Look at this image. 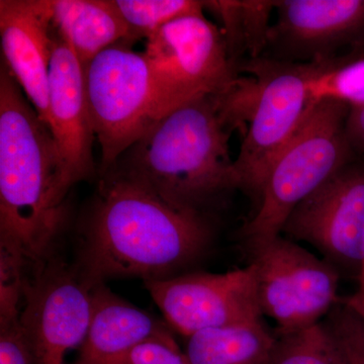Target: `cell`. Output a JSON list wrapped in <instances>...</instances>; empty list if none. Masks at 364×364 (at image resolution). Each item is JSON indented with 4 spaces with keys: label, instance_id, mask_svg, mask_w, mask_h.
<instances>
[{
    "label": "cell",
    "instance_id": "obj_1",
    "mask_svg": "<svg viewBox=\"0 0 364 364\" xmlns=\"http://www.w3.org/2000/svg\"><path fill=\"white\" fill-rule=\"evenodd\" d=\"M213 235L208 217L181 212L135 182L105 173L73 265L90 289L109 279H170L202 259Z\"/></svg>",
    "mask_w": 364,
    "mask_h": 364
},
{
    "label": "cell",
    "instance_id": "obj_2",
    "mask_svg": "<svg viewBox=\"0 0 364 364\" xmlns=\"http://www.w3.org/2000/svg\"><path fill=\"white\" fill-rule=\"evenodd\" d=\"M63 167L49 127L0 67V246L32 268L57 252L66 222Z\"/></svg>",
    "mask_w": 364,
    "mask_h": 364
},
{
    "label": "cell",
    "instance_id": "obj_3",
    "mask_svg": "<svg viewBox=\"0 0 364 364\" xmlns=\"http://www.w3.org/2000/svg\"><path fill=\"white\" fill-rule=\"evenodd\" d=\"M229 138L214 98H198L157 119L105 173L135 182L181 212L208 217L240 191Z\"/></svg>",
    "mask_w": 364,
    "mask_h": 364
},
{
    "label": "cell",
    "instance_id": "obj_4",
    "mask_svg": "<svg viewBox=\"0 0 364 364\" xmlns=\"http://www.w3.org/2000/svg\"><path fill=\"white\" fill-rule=\"evenodd\" d=\"M350 107L316 102L270 168L255 214L242 227L244 245L255 254L280 236L291 212L328 178L356 158L346 135Z\"/></svg>",
    "mask_w": 364,
    "mask_h": 364
},
{
    "label": "cell",
    "instance_id": "obj_5",
    "mask_svg": "<svg viewBox=\"0 0 364 364\" xmlns=\"http://www.w3.org/2000/svg\"><path fill=\"white\" fill-rule=\"evenodd\" d=\"M320 65L255 59L247 70L255 78L249 85L248 130L244 134L235 169L245 191L259 202L270 168L293 138L315 102L311 80Z\"/></svg>",
    "mask_w": 364,
    "mask_h": 364
},
{
    "label": "cell",
    "instance_id": "obj_6",
    "mask_svg": "<svg viewBox=\"0 0 364 364\" xmlns=\"http://www.w3.org/2000/svg\"><path fill=\"white\" fill-rule=\"evenodd\" d=\"M144 56L154 85L156 121L198 98L222 95L238 78L222 31L205 16L167 23L147 40Z\"/></svg>",
    "mask_w": 364,
    "mask_h": 364
},
{
    "label": "cell",
    "instance_id": "obj_7",
    "mask_svg": "<svg viewBox=\"0 0 364 364\" xmlns=\"http://www.w3.org/2000/svg\"><path fill=\"white\" fill-rule=\"evenodd\" d=\"M123 42L85 67L91 124L100 145V176L156 122L154 85L144 53Z\"/></svg>",
    "mask_w": 364,
    "mask_h": 364
},
{
    "label": "cell",
    "instance_id": "obj_8",
    "mask_svg": "<svg viewBox=\"0 0 364 364\" xmlns=\"http://www.w3.org/2000/svg\"><path fill=\"white\" fill-rule=\"evenodd\" d=\"M92 289L58 252L28 270L18 323L33 363H73L90 329Z\"/></svg>",
    "mask_w": 364,
    "mask_h": 364
},
{
    "label": "cell",
    "instance_id": "obj_9",
    "mask_svg": "<svg viewBox=\"0 0 364 364\" xmlns=\"http://www.w3.org/2000/svg\"><path fill=\"white\" fill-rule=\"evenodd\" d=\"M251 263L261 315L275 323V333L322 322L338 305V270L291 239L280 235Z\"/></svg>",
    "mask_w": 364,
    "mask_h": 364
},
{
    "label": "cell",
    "instance_id": "obj_10",
    "mask_svg": "<svg viewBox=\"0 0 364 364\" xmlns=\"http://www.w3.org/2000/svg\"><path fill=\"white\" fill-rule=\"evenodd\" d=\"M282 234L313 246L339 273L358 280L364 261V158L347 163L296 205Z\"/></svg>",
    "mask_w": 364,
    "mask_h": 364
},
{
    "label": "cell",
    "instance_id": "obj_11",
    "mask_svg": "<svg viewBox=\"0 0 364 364\" xmlns=\"http://www.w3.org/2000/svg\"><path fill=\"white\" fill-rule=\"evenodd\" d=\"M144 284L169 327L186 338L263 318L252 263L224 273L188 272Z\"/></svg>",
    "mask_w": 364,
    "mask_h": 364
},
{
    "label": "cell",
    "instance_id": "obj_12",
    "mask_svg": "<svg viewBox=\"0 0 364 364\" xmlns=\"http://www.w3.org/2000/svg\"><path fill=\"white\" fill-rule=\"evenodd\" d=\"M63 167L67 195L78 182L95 176V131L85 88V68L70 46L57 33L49 72V123Z\"/></svg>",
    "mask_w": 364,
    "mask_h": 364
},
{
    "label": "cell",
    "instance_id": "obj_13",
    "mask_svg": "<svg viewBox=\"0 0 364 364\" xmlns=\"http://www.w3.org/2000/svg\"><path fill=\"white\" fill-rule=\"evenodd\" d=\"M0 38L2 62L48 126L52 0H1Z\"/></svg>",
    "mask_w": 364,
    "mask_h": 364
},
{
    "label": "cell",
    "instance_id": "obj_14",
    "mask_svg": "<svg viewBox=\"0 0 364 364\" xmlns=\"http://www.w3.org/2000/svg\"><path fill=\"white\" fill-rule=\"evenodd\" d=\"M275 9L270 42L282 43L294 55L318 63L340 61L334 51L363 45L364 0H284Z\"/></svg>",
    "mask_w": 364,
    "mask_h": 364
},
{
    "label": "cell",
    "instance_id": "obj_15",
    "mask_svg": "<svg viewBox=\"0 0 364 364\" xmlns=\"http://www.w3.org/2000/svg\"><path fill=\"white\" fill-rule=\"evenodd\" d=\"M172 339V329L167 323L100 284L93 287L90 329L72 364H111L138 345Z\"/></svg>",
    "mask_w": 364,
    "mask_h": 364
},
{
    "label": "cell",
    "instance_id": "obj_16",
    "mask_svg": "<svg viewBox=\"0 0 364 364\" xmlns=\"http://www.w3.org/2000/svg\"><path fill=\"white\" fill-rule=\"evenodd\" d=\"M52 9L55 30L85 68L107 48L136 41L112 0H52Z\"/></svg>",
    "mask_w": 364,
    "mask_h": 364
},
{
    "label": "cell",
    "instance_id": "obj_17",
    "mask_svg": "<svg viewBox=\"0 0 364 364\" xmlns=\"http://www.w3.org/2000/svg\"><path fill=\"white\" fill-rule=\"evenodd\" d=\"M277 335L263 318L205 330L186 338L189 364H270Z\"/></svg>",
    "mask_w": 364,
    "mask_h": 364
},
{
    "label": "cell",
    "instance_id": "obj_18",
    "mask_svg": "<svg viewBox=\"0 0 364 364\" xmlns=\"http://www.w3.org/2000/svg\"><path fill=\"white\" fill-rule=\"evenodd\" d=\"M277 1H203V7L217 14L224 26L222 33L232 61L243 52L258 59L270 42L269 26Z\"/></svg>",
    "mask_w": 364,
    "mask_h": 364
},
{
    "label": "cell",
    "instance_id": "obj_19",
    "mask_svg": "<svg viewBox=\"0 0 364 364\" xmlns=\"http://www.w3.org/2000/svg\"><path fill=\"white\" fill-rule=\"evenodd\" d=\"M270 364H349L327 321L289 333H275Z\"/></svg>",
    "mask_w": 364,
    "mask_h": 364
},
{
    "label": "cell",
    "instance_id": "obj_20",
    "mask_svg": "<svg viewBox=\"0 0 364 364\" xmlns=\"http://www.w3.org/2000/svg\"><path fill=\"white\" fill-rule=\"evenodd\" d=\"M136 40L149 39L163 26L188 16H203L196 0H112Z\"/></svg>",
    "mask_w": 364,
    "mask_h": 364
},
{
    "label": "cell",
    "instance_id": "obj_21",
    "mask_svg": "<svg viewBox=\"0 0 364 364\" xmlns=\"http://www.w3.org/2000/svg\"><path fill=\"white\" fill-rule=\"evenodd\" d=\"M310 90L315 102L334 100L349 107L364 105V58L321 63Z\"/></svg>",
    "mask_w": 364,
    "mask_h": 364
},
{
    "label": "cell",
    "instance_id": "obj_22",
    "mask_svg": "<svg viewBox=\"0 0 364 364\" xmlns=\"http://www.w3.org/2000/svg\"><path fill=\"white\" fill-rule=\"evenodd\" d=\"M26 272L20 254L0 246V323L20 318Z\"/></svg>",
    "mask_w": 364,
    "mask_h": 364
},
{
    "label": "cell",
    "instance_id": "obj_23",
    "mask_svg": "<svg viewBox=\"0 0 364 364\" xmlns=\"http://www.w3.org/2000/svg\"><path fill=\"white\" fill-rule=\"evenodd\" d=\"M336 334L349 364H364V321L338 303L326 317Z\"/></svg>",
    "mask_w": 364,
    "mask_h": 364
},
{
    "label": "cell",
    "instance_id": "obj_24",
    "mask_svg": "<svg viewBox=\"0 0 364 364\" xmlns=\"http://www.w3.org/2000/svg\"><path fill=\"white\" fill-rule=\"evenodd\" d=\"M111 364H189L176 339L151 340L136 346Z\"/></svg>",
    "mask_w": 364,
    "mask_h": 364
},
{
    "label": "cell",
    "instance_id": "obj_25",
    "mask_svg": "<svg viewBox=\"0 0 364 364\" xmlns=\"http://www.w3.org/2000/svg\"><path fill=\"white\" fill-rule=\"evenodd\" d=\"M18 320L0 323V364H35Z\"/></svg>",
    "mask_w": 364,
    "mask_h": 364
},
{
    "label": "cell",
    "instance_id": "obj_26",
    "mask_svg": "<svg viewBox=\"0 0 364 364\" xmlns=\"http://www.w3.org/2000/svg\"><path fill=\"white\" fill-rule=\"evenodd\" d=\"M346 135L354 154L364 158V105L350 107L346 122Z\"/></svg>",
    "mask_w": 364,
    "mask_h": 364
},
{
    "label": "cell",
    "instance_id": "obj_27",
    "mask_svg": "<svg viewBox=\"0 0 364 364\" xmlns=\"http://www.w3.org/2000/svg\"><path fill=\"white\" fill-rule=\"evenodd\" d=\"M339 301L364 321V293L356 291L350 296L340 298Z\"/></svg>",
    "mask_w": 364,
    "mask_h": 364
},
{
    "label": "cell",
    "instance_id": "obj_28",
    "mask_svg": "<svg viewBox=\"0 0 364 364\" xmlns=\"http://www.w3.org/2000/svg\"><path fill=\"white\" fill-rule=\"evenodd\" d=\"M358 282V291H360V293H364V261H363V267H361L360 273H359Z\"/></svg>",
    "mask_w": 364,
    "mask_h": 364
}]
</instances>
